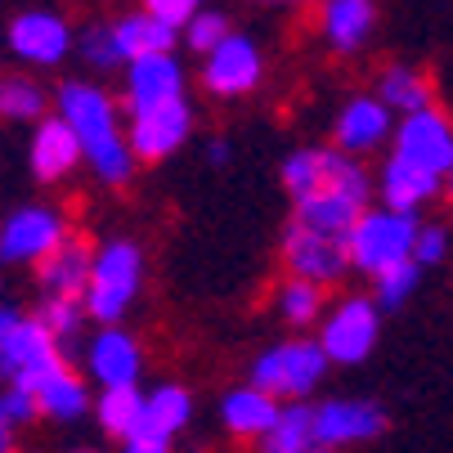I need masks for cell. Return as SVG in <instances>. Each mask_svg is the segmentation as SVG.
I'll use <instances>...</instances> for the list:
<instances>
[{
  "label": "cell",
  "mask_w": 453,
  "mask_h": 453,
  "mask_svg": "<svg viewBox=\"0 0 453 453\" xmlns=\"http://www.w3.org/2000/svg\"><path fill=\"white\" fill-rule=\"evenodd\" d=\"M261 81V50L251 45V36H238L229 32L203 63V86L220 99H234V95H247Z\"/></svg>",
  "instance_id": "obj_12"
},
{
  "label": "cell",
  "mask_w": 453,
  "mask_h": 453,
  "mask_svg": "<svg viewBox=\"0 0 453 453\" xmlns=\"http://www.w3.org/2000/svg\"><path fill=\"white\" fill-rule=\"evenodd\" d=\"M188 413H193V400H188L184 386H157V391H149L144 404H140V422H135L131 440L166 444L171 435H180L188 426Z\"/></svg>",
  "instance_id": "obj_21"
},
{
  "label": "cell",
  "mask_w": 453,
  "mask_h": 453,
  "mask_svg": "<svg viewBox=\"0 0 453 453\" xmlns=\"http://www.w3.org/2000/svg\"><path fill=\"white\" fill-rule=\"evenodd\" d=\"M225 36H229V23L216 10H198V14L184 23V41H188V50H198V54H211Z\"/></svg>",
  "instance_id": "obj_34"
},
{
  "label": "cell",
  "mask_w": 453,
  "mask_h": 453,
  "mask_svg": "<svg viewBox=\"0 0 453 453\" xmlns=\"http://www.w3.org/2000/svg\"><path fill=\"white\" fill-rule=\"evenodd\" d=\"M77 453H90V449H77Z\"/></svg>",
  "instance_id": "obj_44"
},
{
  "label": "cell",
  "mask_w": 453,
  "mask_h": 453,
  "mask_svg": "<svg viewBox=\"0 0 453 453\" xmlns=\"http://www.w3.org/2000/svg\"><path fill=\"white\" fill-rule=\"evenodd\" d=\"M283 261H288L292 279L314 283V288H333V283H342L350 274L346 238L319 234V229H305V225H292V220L283 229Z\"/></svg>",
  "instance_id": "obj_8"
},
{
  "label": "cell",
  "mask_w": 453,
  "mask_h": 453,
  "mask_svg": "<svg viewBox=\"0 0 453 453\" xmlns=\"http://www.w3.org/2000/svg\"><path fill=\"white\" fill-rule=\"evenodd\" d=\"M58 121L73 131L81 162H90V171L104 184L117 188L135 175V157L126 149V135L117 126V104L95 81H63L58 86Z\"/></svg>",
  "instance_id": "obj_2"
},
{
  "label": "cell",
  "mask_w": 453,
  "mask_h": 453,
  "mask_svg": "<svg viewBox=\"0 0 453 453\" xmlns=\"http://www.w3.org/2000/svg\"><path fill=\"white\" fill-rule=\"evenodd\" d=\"M86 368H90V377L104 386V391L108 386H135L140 368H144L140 342L131 333H121V328H104L86 346Z\"/></svg>",
  "instance_id": "obj_18"
},
{
  "label": "cell",
  "mask_w": 453,
  "mask_h": 453,
  "mask_svg": "<svg viewBox=\"0 0 453 453\" xmlns=\"http://www.w3.org/2000/svg\"><path fill=\"white\" fill-rule=\"evenodd\" d=\"M81 58L90 63L95 73H112V68H121V50H117V41H112V23H90L86 32H81Z\"/></svg>",
  "instance_id": "obj_33"
},
{
  "label": "cell",
  "mask_w": 453,
  "mask_h": 453,
  "mask_svg": "<svg viewBox=\"0 0 453 453\" xmlns=\"http://www.w3.org/2000/svg\"><path fill=\"white\" fill-rule=\"evenodd\" d=\"M418 279H422V270L413 265V261H400V265H391V270H381L377 279H372V288H377V310H395V305H404L409 296H413V288H418Z\"/></svg>",
  "instance_id": "obj_32"
},
{
  "label": "cell",
  "mask_w": 453,
  "mask_h": 453,
  "mask_svg": "<svg viewBox=\"0 0 453 453\" xmlns=\"http://www.w3.org/2000/svg\"><path fill=\"white\" fill-rule=\"evenodd\" d=\"M140 404H144L140 386H108V391L95 400V418H99V426L108 435L131 440L135 435V422H140Z\"/></svg>",
  "instance_id": "obj_28"
},
{
  "label": "cell",
  "mask_w": 453,
  "mask_h": 453,
  "mask_svg": "<svg viewBox=\"0 0 453 453\" xmlns=\"http://www.w3.org/2000/svg\"><path fill=\"white\" fill-rule=\"evenodd\" d=\"M0 418H5L10 426H23V422H32V418H36V409H32L27 391H19V386H10V391L0 395Z\"/></svg>",
  "instance_id": "obj_37"
},
{
  "label": "cell",
  "mask_w": 453,
  "mask_h": 453,
  "mask_svg": "<svg viewBox=\"0 0 453 453\" xmlns=\"http://www.w3.org/2000/svg\"><path fill=\"white\" fill-rule=\"evenodd\" d=\"M386 112H400V117H413L422 108H431V86L418 68L409 63H395V68L381 73V95H372Z\"/></svg>",
  "instance_id": "obj_27"
},
{
  "label": "cell",
  "mask_w": 453,
  "mask_h": 453,
  "mask_svg": "<svg viewBox=\"0 0 453 453\" xmlns=\"http://www.w3.org/2000/svg\"><path fill=\"white\" fill-rule=\"evenodd\" d=\"M391 140H395V149H391L395 162H404V166H413L431 180H444L453 171V126H449L444 112L422 108L413 117H400Z\"/></svg>",
  "instance_id": "obj_7"
},
{
  "label": "cell",
  "mask_w": 453,
  "mask_h": 453,
  "mask_svg": "<svg viewBox=\"0 0 453 453\" xmlns=\"http://www.w3.org/2000/svg\"><path fill=\"white\" fill-rule=\"evenodd\" d=\"M188 126H193V112H188V104H184V99L162 104V108L131 112L126 149H131V157H135V162H162V157H171V153L188 140Z\"/></svg>",
  "instance_id": "obj_11"
},
{
  "label": "cell",
  "mask_w": 453,
  "mask_h": 453,
  "mask_svg": "<svg viewBox=\"0 0 453 453\" xmlns=\"http://www.w3.org/2000/svg\"><path fill=\"white\" fill-rule=\"evenodd\" d=\"M283 5H310V0H283Z\"/></svg>",
  "instance_id": "obj_42"
},
{
  "label": "cell",
  "mask_w": 453,
  "mask_h": 453,
  "mask_svg": "<svg viewBox=\"0 0 453 453\" xmlns=\"http://www.w3.org/2000/svg\"><path fill=\"white\" fill-rule=\"evenodd\" d=\"M175 36H180L175 27L149 19L144 10L112 23V41H117V50H121V63H135V58H149V54H171Z\"/></svg>",
  "instance_id": "obj_25"
},
{
  "label": "cell",
  "mask_w": 453,
  "mask_h": 453,
  "mask_svg": "<svg viewBox=\"0 0 453 453\" xmlns=\"http://www.w3.org/2000/svg\"><path fill=\"white\" fill-rule=\"evenodd\" d=\"M45 90L32 77H0V117L5 121H36L45 117Z\"/></svg>",
  "instance_id": "obj_29"
},
{
  "label": "cell",
  "mask_w": 453,
  "mask_h": 453,
  "mask_svg": "<svg viewBox=\"0 0 453 453\" xmlns=\"http://www.w3.org/2000/svg\"><path fill=\"white\" fill-rule=\"evenodd\" d=\"M449 198H453V171H449Z\"/></svg>",
  "instance_id": "obj_43"
},
{
  "label": "cell",
  "mask_w": 453,
  "mask_h": 453,
  "mask_svg": "<svg viewBox=\"0 0 453 453\" xmlns=\"http://www.w3.org/2000/svg\"><path fill=\"white\" fill-rule=\"evenodd\" d=\"M283 188L292 193V225L346 238L372 203V175L337 149H301L283 162Z\"/></svg>",
  "instance_id": "obj_1"
},
{
  "label": "cell",
  "mask_w": 453,
  "mask_h": 453,
  "mask_svg": "<svg viewBox=\"0 0 453 453\" xmlns=\"http://www.w3.org/2000/svg\"><path fill=\"white\" fill-rule=\"evenodd\" d=\"M63 364V350L50 342V333L41 328L36 319H23L19 328L10 333V342L0 346V372L10 377V386H32L36 377H45L50 368Z\"/></svg>",
  "instance_id": "obj_14"
},
{
  "label": "cell",
  "mask_w": 453,
  "mask_h": 453,
  "mask_svg": "<svg viewBox=\"0 0 453 453\" xmlns=\"http://www.w3.org/2000/svg\"><path fill=\"white\" fill-rule=\"evenodd\" d=\"M126 453H171V449L153 444V440H126Z\"/></svg>",
  "instance_id": "obj_39"
},
{
  "label": "cell",
  "mask_w": 453,
  "mask_h": 453,
  "mask_svg": "<svg viewBox=\"0 0 453 453\" xmlns=\"http://www.w3.org/2000/svg\"><path fill=\"white\" fill-rule=\"evenodd\" d=\"M377 328H381V310L368 296H346L323 314L319 350L328 364H364L377 346Z\"/></svg>",
  "instance_id": "obj_6"
},
{
  "label": "cell",
  "mask_w": 453,
  "mask_h": 453,
  "mask_svg": "<svg viewBox=\"0 0 453 453\" xmlns=\"http://www.w3.org/2000/svg\"><path fill=\"white\" fill-rule=\"evenodd\" d=\"M328 359H323L319 342H279L270 346L251 368V386L265 391L270 400H296L305 404V395L323 381Z\"/></svg>",
  "instance_id": "obj_5"
},
{
  "label": "cell",
  "mask_w": 453,
  "mask_h": 453,
  "mask_svg": "<svg viewBox=\"0 0 453 453\" xmlns=\"http://www.w3.org/2000/svg\"><path fill=\"white\" fill-rule=\"evenodd\" d=\"M198 10H203V0H144V14L157 19V23H166V27H175V32Z\"/></svg>",
  "instance_id": "obj_36"
},
{
  "label": "cell",
  "mask_w": 453,
  "mask_h": 453,
  "mask_svg": "<svg viewBox=\"0 0 453 453\" xmlns=\"http://www.w3.org/2000/svg\"><path fill=\"white\" fill-rule=\"evenodd\" d=\"M391 131H395L391 112H386L372 95H359V99H350V104L337 112L333 140H337V153H346V157L359 162V153H372L377 144L391 140Z\"/></svg>",
  "instance_id": "obj_17"
},
{
  "label": "cell",
  "mask_w": 453,
  "mask_h": 453,
  "mask_svg": "<svg viewBox=\"0 0 453 453\" xmlns=\"http://www.w3.org/2000/svg\"><path fill=\"white\" fill-rule=\"evenodd\" d=\"M207 157H211V162H225V157H229V144H225V140H211Z\"/></svg>",
  "instance_id": "obj_41"
},
{
  "label": "cell",
  "mask_w": 453,
  "mask_h": 453,
  "mask_svg": "<svg viewBox=\"0 0 453 453\" xmlns=\"http://www.w3.org/2000/svg\"><path fill=\"white\" fill-rule=\"evenodd\" d=\"M36 323L50 333V342L63 350V346H73V342H77L81 323H86V310H81V301H41Z\"/></svg>",
  "instance_id": "obj_31"
},
{
  "label": "cell",
  "mask_w": 453,
  "mask_h": 453,
  "mask_svg": "<svg viewBox=\"0 0 453 453\" xmlns=\"http://www.w3.org/2000/svg\"><path fill=\"white\" fill-rule=\"evenodd\" d=\"M90 261L95 251L86 238L68 234L45 261L36 265V279H41V296L45 301H81L86 296V283H90Z\"/></svg>",
  "instance_id": "obj_16"
},
{
  "label": "cell",
  "mask_w": 453,
  "mask_h": 453,
  "mask_svg": "<svg viewBox=\"0 0 453 453\" xmlns=\"http://www.w3.org/2000/svg\"><path fill=\"white\" fill-rule=\"evenodd\" d=\"M279 314L292 323V328H310V323L323 319V288L301 283V279H288L279 288Z\"/></svg>",
  "instance_id": "obj_30"
},
{
  "label": "cell",
  "mask_w": 453,
  "mask_h": 453,
  "mask_svg": "<svg viewBox=\"0 0 453 453\" xmlns=\"http://www.w3.org/2000/svg\"><path fill=\"white\" fill-rule=\"evenodd\" d=\"M377 10L372 0H323V36L337 54H355L364 50V41L372 36Z\"/></svg>",
  "instance_id": "obj_23"
},
{
  "label": "cell",
  "mask_w": 453,
  "mask_h": 453,
  "mask_svg": "<svg viewBox=\"0 0 453 453\" xmlns=\"http://www.w3.org/2000/svg\"><path fill=\"white\" fill-rule=\"evenodd\" d=\"M63 238H68V220L54 207H19L5 225H0V261L41 265Z\"/></svg>",
  "instance_id": "obj_9"
},
{
  "label": "cell",
  "mask_w": 453,
  "mask_h": 453,
  "mask_svg": "<svg viewBox=\"0 0 453 453\" xmlns=\"http://www.w3.org/2000/svg\"><path fill=\"white\" fill-rule=\"evenodd\" d=\"M19 323H23V314H19V310H10V305H0V346L10 342V333L19 328Z\"/></svg>",
  "instance_id": "obj_38"
},
{
  "label": "cell",
  "mask_w": 453,
  "mask_h": 453,
  "mask_svg": "<svg viewBox=\"0 0 453 453\" xmlns=\"http://www.w3.org/2000/svg\"><path fill=\"white\" fill-rule=\"evenodd\" d=\"M449 251V234L440 225H418V238H413V265L426 270V265H440Z\"/></svg>",
  "instance_id": "obj_35"
},
{
  "label": "cell",
  "mask_w": 453,
  "mask_h": 453,
  "mask_svg": "<svg viewBox=\"0 0 453 453\" xmlns=\"http://www.w3.org/2000/svg\"><path fill=\"white\" fill-rule=\"evenodd\" d=\"M10 50L23 63H36V68H54V63L68 58L73 50V27L63 23L50 10H23L10 23Z\"/></svg>",
  "instance_id": "obj_13"
},
{
  "label": "cell",
  "mask_w": 453,
  "mask_h": 453,
  "mask_svg": "<svg viewBox=\"0 0 453 453\" xmlns=\"http://www.w3.org/2000/svg\"><path fill=\"white\" fill-rule=\"evenodd\" d=\"M27 162H32V175L54 184V180H68L73 166L81 162V149L73 140V131L63 126L58 117H41L36 135H32V149H27Z\"/></svg>",
  "instance_id": "obj_20"
},
{
  "label": "cell",
  "mask_w": 453,
  "mask_h": 453,
  "mask_svg": "<svg viewBox=\"0 0 453 453\" xmlns=\"http://www.w3.org/2000/svg\"><path fill=\"white\" fill-rule=\"evenodd\" d=\"M27 400L36 413L54 418V422H77L86 409H90V391H86V381L68 368V364H58L50 368L45 377H36L32 386H23Z\"/></svg>",
  "instance_id": "obj_19"
},
{
  "label": "cell",
  "mask_w": 453,
  "mask_h": 453,
  "mask_svg": "<svg viewBox=\"0 0 453 453\" xmlns=\"http://www.w3.org/2000/svg\"><path fill=\"white\" fill-rule=\"evenodd\" d=\"M413 238H418V216H395L386 207H368L346 234L350 270L377 279L381 270L413 261Z\"/></svg>",
  "instance_id": "obj_4"
},
{
  "label": "cell",
  "mask_w": 453,
  "mask_h": 453,
  "mask_svg": "<svg viewBox=\"0 0 453 453\" xmlns=\"http://www.w3.org/2000/svg\"><path fill=\"white\" fill-rule=\"evenodd\" d=\"M279 409H283V404L270 400L265 391H256V386H238V391L225 395L220 418H225V426H229L234 435H242V440H261V435L274 426Z\"/></svg>",
  "instance_id": "obj_24"
},
{
  "label": "cell",
  "mask_w": 453,
  "mask_h": 453,
  "mask_svg": "<svg viewBox=\"0 0 453 453\" xmlns=\"http://www.w3.org/2000/svg\"><path fill=\"white\" fill-rule=\"evenodd\" d=\"M310 426H314V440L328 449V453H337V449H346V444H368V440H377L381 431H386V413H381V404H372V400H323V404H314L310 409Z\"/></svg>",
  "instance_id": "obj_10"
},
{
  "label": "cell",
  "mask_w": 453,
  "mask_h": 453,
  "mask_svg": "<svg viewBox=\"0 0 453 453\" xmlns=\"http://www.w3.org/2000/svg\"><path fill=\"white\" fill-rule=\"evenodd\" d=\"M10 444H14V426L0 418V453H10Z\"/></svg>",
  "instance_id": "obj_40"
},
{
  "label": "cell",
  "mask_w": 453,
  "mask_h": 453,
  "mask_svg": "<svg viewBox=\"0 0 453 453\" xmlns=\"http://www.w3.org/2000/svg\"><path fill=\"white\" fill-rule=\"evenodd\" d=\"M140 279H144L140 247L126 242V238L104 242L90 261V283H86V296H81L86 319L104 323V328H117L121 314L140 296Z\"/></svg>",
  "instance_id": "obj_3"
},
{
  "label": "cell",
  "mask_w": 453,
  "mask_h": 453,
  "mask_svg": "<svg viewBox=\"0 0 453 453\" xmlns=\"http://www.w3.org/2000/svg\"><path fill=\"white\" fill-rule=\"evenodd\" d=\"M261 453H328L314 440L310 426V404H283L274 426L261 435Z\"/></svg>",
  "instance_id": "obj_26"
},
{
  "label": "cell",
  "mask_w": 453,
  "mask_h": 453,
  "mask_svg": "<svg viewBox=\"0 0 453 453\" xmlns=\"http://www.w3.org/2000/svg\"><path fill=\"white\" fill-rule=\"evenodd\" d=\"M435 193H440V180H431V175H422V171H413V166H404V162H395V157H386L381 180H377V198H381L386 211L418 216V207L431 203Z\"/></svg>",
  "instance_id": "obj_22"
},
{
  "label": "cell",
  "mask_w": 453,
  "mask_h": 453,
  "mask_svg": "<svg viewBox=\"0 0 453 453\" xmlns=\"http://www.w3.org/2000/svg\"><path fill=\"white\" fill-rule=\"evenodd\" d=\"M184 99V68L175 54H149L126 63V108L144 112V108H162Z\"/></svg>",
  "instance_id": "obj_15"
}]
</instances>
